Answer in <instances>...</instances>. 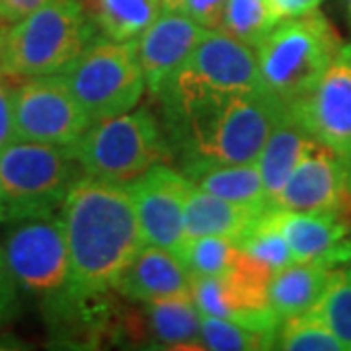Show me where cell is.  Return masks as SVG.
I'll list each match as a JSON object with an SVG mask.
<instances>
[{
    "instance_id": "1",
    "label": "cell",
    "mask_w": 351,
    "mask_h": 351,
    "mask_svg": "<svg viewBox=\"0 0 351 351\" xmlns=\"http://www.w3.org/2000/svg\"><path fill=\"white\" fill-rule=\"evenodd\" d=\"M61 219L75 295L96 341L110 324V295L145 239L125 186L92 176L73 184Z\"/></svg>"
},
{
    "instance_id": "2",
    "label": "cell",
    "mask_w": 351,
    "mask_h": 351,
    "mask_svg": "<svg viewBox=\"0 0 351 351\" xmlns=\"http://www.w3.org/2000/svg\"><path fill=\"white\" fill-rule=\"evenodd\" d=\"M174 158L199 162H256L274 123L287 108L269 90L217 92L174 75L156 94Z\"/></svg>"
},
{
    "instance_id": "3",
    "label": "cell",
    "mask_w": 351,
    "mask_h": 351,
    "mask_svg": "<svg viewBox=\"0 0 351 351\" xmlns=\"http://www.w3.org/2000/svg\"><path fill=\"white\" fill-rule=\"evenodd\" d=\"M2 248L20 293L38 304L51 338L61 343L94 341L73 287L61 215L10 223Z\"/></svg>"
},
{
    "instance_id": "4",
    "label": "cell",
    "mask_w": 351,
    "mask_h": 351,
    "mask_svg": "<svg viewBox=\"0 0 351 351\" xmlns=\"http://www.w3.org/2000/svg\"><path fill=\"white\" fill-rule=\"evenodd\" d=\"M98 34L80 0H51L20 22H0V73L18 80L59 75Z\"/></svg>"
},
{
    "instance_id": "5",
    "label": "cell",
    "mask_w": 351,
    "mask_h": 351,
    "mask_svg": "<svg viewBox=\"0 0 351 351\" xmlns=\"http://www.w3.org/2000/svg\"><path fill=\"white\" fill-rule=\"evenodd\" d=\"M341 45L338 29L320 10L281 20L256 49L263 86L287 108L301 104Z\"/></svg>"
},
{
    "instance_id": "6",
    "label": "cell",
    "mask_w": 351,
    "mask_h": 351,
    "mask_svg": "<svg viewBox=\"0 0 351 351\" xmlns=\"http://www.w3.org/2000/svg\"><path fill=\"white\" fill-rule=\"evenodd\" d=\"M80 176L71 147L16 138L0 151V223L61 215Z\"/></svg>"
},
{
    "instance_id": "7",
    "label": "cell",
    "mask_w": 351,
    "mask_h": 351,
    "mask_svg": "<svg viewBox=\"0 0 351 351\" xmlns=\"http://www.w3.org/2000/svg\"><path fill=\"white\" fill-rule=\"evenodd\" d=\"M82 174L127 184L156 164L174 158L162 119L138 108L96 121L71 147Z\"/></svg>"
},
{
    "instance_id": "8",
    "label": "cell",
    "mask_w": 351,
    "mask_h": 351,
    "mask_svg": "<svg viewBox=\"0 0 351 351\" xmlns=\"http://www.w3.org/2000/svg\"><path fill=\"white\" fill-rule=\"evenodd\" d=\"M59 76L92 123L135 110L147 90L135 39L115 41L104 34L92 39Z\"/></svg>"
},
{
    "instance_id": "9",
    "label": "cell",
    "mask_w": 351,
    "mask_h": 351,
    "mask_svg": "<svg viewBox=\"0 0 351 351\" xmlns=\"http://www.w3.org/2000/svg\"><path fill=\"white\" fill-rule=\"evenodd\" d=\"M271 276L265 263L239 248L223 276L193 277L191 301L203 316L234 320L277 338L281 322L269 304Z\"/></svg>"
},
{
    "instance_id": "10",
    "label": "cell",
    "mask_w": 351,
    "mask_h": 351,
    "mask_svg": "<svg viewBox=\"0 0 351 351\" xmlns=\"http://www.w3.org/2000/svg\"><path fill=\"white\" fill-rule=\"evenodd\" d=\"M14 133L20 141L73 147L92 125L59 75L25 78L12 88Z\"/></svg>"
},
{
    "instance_id": "11",
    "label": "cell",
    "mask_w": 351,
    "mask_h": 351,
    "mask_svg": "<svg viewBox=\"0 0 351 351\" xmlns=\"http://www.w3.org/2000/svg\"><path fill=\"white\" fill-rule=\"evenodd\" d=\"M269 209L297 213L338 211L351 215L348 164L324 143L311 137L301 160L293 168Z\"/></svg>"
},
{
    "instance_id": "12",
    "label": "cell",
    "mask_w": 351,
    "mask_h": 351,
    "mask_svg": "<svg viewBox=\"0 0 351 351\" xmlns=\"http://www.w3.org/2000/svg\"><path fill=\"white\" fill-rule=\"evenodd\" d=\"M135 205L145 244L178 252L186 240V203L193 184L182 170L156 164L123 184Z\"/></svg>"
},
{
    "instance_id": "13",
    "label": "cell",
    "mask_w": 351,
    "mask_h": 351,
    "mask_svg": "<svg viewBox=\"0 0 351 351\" xmlns=\"http://www.w3.org/2000/svg\"><path fill=\"white\" fill-rule=\"evenodd\" d=\"M293 110L314 138L351 164V41H343L314 90Z\"/></svg>"
},
{
    "instance_id": "14",
    "label": "cell",
    "mask_w": 351,
    "mask_h": 351,
    "mask_svg": "<svg viewBox=\"0 0 351 351\" xmlns=\"http://www.w3.org/2000/svg\"><path fill=\"white\" fill-rule=\"evenodd\" d=\"M176 75L217 92L242 94L267 90L260 76L256 51L219 27L203 34L197 47Z\"/></svg>"
},
{
    "instance_id": "15",
    "label": "cell",
    "mask_w": 351,
    "mask_h": 351,
    "mask_svg": "<svg viewBox=\"0 0 351 351\" xmlns=\"http://www.w3.org/2000/svg\"><path fill=\"white\" fill-rule=\"evenodd\" d=\"M205 32L207 27L182 10H160L152 24L135 39L138 63L152 96L182 69Z\"/></svg>"
},
{
    "instance_id": "16",
    "label": "cell",
    "mask_w": 351,
    "mask_h": 351,
    "mask_svg": "<svg viewBox=\"0 0 351 351\" xmlns=\"http://www.w3.org/2000/svg\"><path fill=\"white\" fill-rule=\"evenodd\" d=\"M295 262H311L330 269L351 262V215L338 211L297 213L276 209Z\"/></svg>"
},
{
    "instance_id": "17",
    "label": "cell",
    "mask_w": 351,
    "mask_h": 351,
    "mask_svg": "<svg viewBox=\"0 0 351 351\" xmlns=\"http://www.w3.org/2000/svg\"><path fill=\"white\" fill-rule=\"evenodd\" d=\"M193 277L178 254L145 244L119 277L115 293L127 301L151 302L191 297Z\"/></svg>"
},
{
    "instance_id": "18",
    "label": "cell",
    "mask_w": 351,
    "mask_h": 351,
    "mask_svg": "<svg viewBox=\"0 0 351 351\" xmlns=\"http://www.w3.org/2000/svg\"><path fill=\"white\" fill-rule=\"evenodd\" d=\"M311 133L304 127L299 113L293 108H285L274 123V129L258 156V168L263 180L267 207L276 199L277 193L285 186L293 168L301 160Z\"/></svg>"
},
{
    "instance_id": "19",
    "label": "cell",
    "mask_w": 351,
    "mask_h": 351,
    "mask_svg": "<svg viewBox=\"0 0 351 351\" xmlns=\"http://www.w3.org/2000/svg\"><path fill=\"white\" fill-rule=\"evenodd\" d=\"M267 207L240 205L232 201L221 199L209 191L191 188L186 203V239L193 237H223L237 240L250 228Z\"/></svg>"
},
{
    "instance_id": "20",
    "label": "cell",
    "mask_w": 351,
    "mask_h": 351,
    "mask_svg": "<svg viewBox=\"0 0 351 351\" xmlns=\"http://www.w3.org/2000/svg\"><path fill=\"white\" fill-rule=\"evenodd\" d=\"M336 269L311 262H293L271 276L269 304L279 322L313 311L322 299Z\"/></svg>"
},
{
    "instance_id": "21",
    "label": "cell",
    "mask_w": 351,
    "mask_h": 351,
    "mask_svg": "<svg viewBox=\"0 0 351 351\" xmlns=\"http://www.w3.org/2000/svg\"><path fill=\"white\" fill-rule=\"evenodd\" d=\"M195 188L240 205L267 207L263 180L256 162L188 164L180 168Z\"/></svg>"
},
{
    "instance_id": "22",
    "label": "cell",
    "mask_w": 351,
    "mask_h": 351,
    "mask_svg": "<svg viewBox=\"0 0 351 351\" xmlns=\"http://www.w3.org/2000/svg\"><path fill=\"white\" fill-rule=\"evenodd\" d=\"M152 338L170 348H203L201 314L191 297L143 302Z\"/></svg>"
},
{
    "instance_id": "23",
    "label": "cell",
    "mask_w": 351,
    "mask_h": 351,
    "mask_svg": "<svg viewBox=\"0 0 351 351\" xmlns=\"http://www.w3.org/2000/svg\"><path fill=\"white\" fill-rule=\"evenodd\" d=\"M162 10L160 0H94V22L115 41L137 39Z\"/></svg>"
},
{
    "instance_id": "24",
    "label": "cell",
    "mask_w": 351,
    "mask_h": 351,
    "mask_svg": "<svg viewBox=\"0 0 351 351\" xmlns=\"http://www.w3.org/2000/svg\"><path fill=\"white\" fill-rule=\"evenodd\" d=\"M279 22L271 0H226L219 29L256 51Z\"/></svg>"
},
{
    "instance_id": "25",
    "label": "cell",
    "mask_w": 351,
    "mask_h": 351,
    "mask_svg": "<svg viewBox=\"0 0 351 351\" xmlns=\"http://www.w3.org/2000/svg\"><path fill=\"white\" fill-rule=\"evenodd\" d=\"M240 250L254 256L256 260L265 263L274 274L293 263V254L289 248L287 239L277 223L276 209H265L263 215L254 225L237 240Z\"/></svg>"
},
{
    "instance_id": "26",
    "label": "cell",
    "mask_w": 351,
    "mask_h": 351,
    "mask_svg": "<svg viewBox=\"0 0 351 351\" xmlns=\"http://www.w3.org/2000/svg\"><path fill=\"white\" fill-rule=\"evenodd\" d=\"M239 252L237 242L223 237H193L178 248V258L188 267L191 277L223 276Z\"/></svg>"
},
{
    "instance_id": "27",
    "label": "cell",
    "mask_w": 351,
    "mask_h": 351,
    "mask_svg": "<svg viewBox=\"0 0 351 351\" xmlns=\"http://www.w3.org/2000/svg\"><path fill=\"white\" fill-rule=\"evenodd\" d=\"M276 350L341 351V343L314 311L293 316L277 330Z\"/></svg>"
},
{
    "instance_id": "28",
    "label": "cell",
    "mask_w": 351,
    "mask_h": 351,
    "mask_svg": "<svg viewBox=\"0 0 351 351\" xmlns=\"http://www.w3.org/2000/svg\"><path fill=\"white\" fill-rule=\"evenodd\" d=\"M338 338L341 348L351 351V271L338 267L322 299L313 308Z\"/></svg>"
},
{
    "instance_id": "29",
    "label": "cell",
    "mask_w": 351,
    "mask_h": 351,
    "mask_svg": "<svg viewBox=\"0 0 351 351\" xmlns=\"http://www.w3.org/2000/svg\"><path fill=\"white\" fill-rule=\"evenodd\" d=\"M201 343L205 350L215 351H252L276 350V338L256 332L226 318L201 314Z\"/></svg>"
},
{
    "instance_id": "30",
    "label": "cell",
    "mask_w": 351,
    "mask_h": 351,
    "mask_svg": "<svg viewBox=\"0 0 351 351\" xmlns=\"http://www.w3.org/2000/svg\"><path fill=\"white\" fill-rule=\"evenodd\" d=\"M20 289L8 265L6 254L0 242V330L8 326L20 311Z\"/></svg>"
},
{
    "instance_id": "31",
    "label": "cell",
    "mask_w": 351,
    "mask_h": 351,
    "mask_svg": "<svg viewBox=\"0 0 351 351\" xmlns=\"http://www.w3.org/2000/svg\"><path fill=\"white\" fill-rule=\"evenodd\" d=\"M225 6L226 0H186L182 12L188 14L191 20H195L203 27L215 29L221 25Z\"/></svg>"
},
{
    "instance_id": "32",
    "label": "cell",
    "mask_w": 351,
    "mask_h": 351,
    "mask_svg": "<svg viewBox=\"0 0 351 351\" xmlns=\"http://www.w3.org/2000/svg\"><path fill=\"white\" fill-rule=\"evenodd\" d=\"M16 141L12 113V90L8 86V78L0 73V151Z\"/></svg>"
},
{
    "instance_id": "33",
    "label": "cell",
    "mask_w": 351,
    "mask_h": 351,
    "mask_svg": "<svg viewBox=\"0 0 351 351\" xmlns=\"http://www.w3.org/2000/svg\"><path fill=\"white\" fill-rule=\"evenodd\" d=\"M47 2L51 0H0V22L4 24L20 22L22 18L36 12Z\"/></svg>"
},
{
    "instance_id": "34",
    "label": "cell",
    "mask_w": 351,
    "mask_h": 351,
    "mask_svg": "<svg viewBox=\"0 0 351 351\" xmlns=\"http://www.w3.org/2000/svg\"><path fill=\"white\" fill-rule=\"evenodd\" d=\"M322 0H271L274 10L279 16V20L285 18H297V16H304V14L318 10Z\"/></svg>"
},
{
    "instance_id": "35",
    "label": "cell",
    "mask_w": 351,
    "mask_h": 351,
    "mask_svg": "<svg viewBox=\"0 0 351 351\" xmlns=\"http://www.w3.org/2000/svg\"><path fill=\"white\" fill-rule=\"evenodd\" d=\"M162 2V10H182L186 0H160Z\"/></svg>"
},
{
    "instance_id": "36",
    "label": "cell",
    "mask_w": 351,
    "mask_h": 351,
    "mask_svg": "<svg viewBox=\"0 0 351 351\" xmlns=\"http://www.w3.org/2000/svg\"><path fill=\"white\" fill-rule=\"evenodd\" d=\"M341 6H343V12H346V18H348V24L351 27V0H341Z\"/></svg>"
},
{
    "instance_id": "37",
    "label": "cell",
    "mask_w": 351,
    "mask_h": 351,
    "mask_svg": "<svg viewBox=\"0 0 351 351\" xmlns=\"http://www.w3.org/2000/svg\"><path fill=\"white\" fill-rule=\"evenodd\" d=\"M348 170H350V189H351V164L348 166Z\"/></svg>"
},
{
    "instance_id": "38",
    "label": "cell",
    "mask_w": 351,
    "mask_h": 351,
    "mask_svg": "<svg viewBox=\"0 0 351 351\" xmlns=\"http://www.w3.org/2000/svg\"><path fill=\"white\" fill-rule=\"evenodd\" d=\"M346 267H348V269H350V271H351V262L348 263V265H346Z\"/></svg>"
}]
</instances>
